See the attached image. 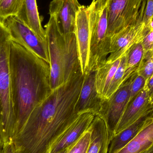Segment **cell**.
<instances>
[{"label":"cell","instance_id":"7a4b0ae2","mask_svg":"<svg viewBox=\"0 0 153 153\" xmlns=\"http://www.w3.org/2000/svg\"><path fill=\"white\" fill-rule=\"evenodd\" d=\"M10 66L13 106L16 119L14 136L21 130L34 109L53 90L50 65L13 39Z\"/></svg>","mask_w":153,"mask_h":153},{"label":"cell","instance_id":"3957f363","mask_svg":"<svg viewBox=\"0 0 153 153\" xmlns=\"http://www.w3.org/2000/svg\"><path fill=\"white\" fill-rule=\"evenodd\" d=\"M50 16L45 30L50 61V82L53 90L82 72L75 33L64 35L54 16Z\"/></svg>","mask_w":153,"mask_h":153},{"label":"cell","instance_id":"9a60e30c","mask_svg":"<svg viewBox=\"0 0 153 153\" xmlns=\"http://www.w3.org/2000/svg\"><path fill=\"white\" fill-rule=\"evenodd\" d=\"M89 129L91 141L86 153H108L111 137L104 120L96 115Z\"/></svg>","mask_w":153,"mask_h":153},{"label":"cell","instance_id":"83f0119b","mask_svg":"<svg viewBox=\"0 0 153 153\" xmlns=\"http://www.w3.org/2000/svg\"><path fill=\"white\" fill-rule=\"evenodd\" d=\"M144 88L147 91L150 100L153 105V74L146 81Z\"/></svg>","mask_w":153,"mask_h":153},{"label":"cell","instance_id":"4dcf8cb0","mask_svg":"<svg viewBox=\"0 0 153 153\" xmlns=\"http://www.w3.org/2000/svg\"><path fill=\"white\" fill-rule=\"evenodd\" d=\"M68 148H66V149H64V150H62V151H59V152L54 153H66L67 152V150H68Z\"/></svg>","mask_w":153,"mask_h":153},{"label":"cell","instance_id":"f546056e","mask_svg":"<svg viewBox=\"0 0 153 153\" xmlns=\"http://www.w3.org/2000/svg\"><path fill=\"white\" fill-rule=\"evenodd\" d=\"M141 153H153V144L151 146Z\"/></svg>","mask_w":153,"mask_h":153},{"label":"cell","instance_id":"d6a6232c","mask_svg":"<svg viewBox=\"0 0 153 153\" xmlns=\"http://www.w3.org/2000/svg\"><path fill=\"white\" fill-rule=\"evenodd\" d=\"M2 145L1 144V141H0V149H1V148H2Z\"/></svg>","mask_w":153,"mask_h":153},{"label":"cell","instance_id":"277c9868","mask_svg":"<svg viewBox=\"0 0 153 153\" xmlns=\"http://www.w3.org/2000/svg\"><path fill=\"white\" fill-rule=\"evenodd\" d=\"M12 40L9 30L0 22V141L3 146L12 141L16 125L10 66Z\"/></svg>","mask_w":153,"mask_h":153},{"label":"cell","instance_id":"ba28073f","mask_svg":"<svg viewBox=\"0 0 153 153\" xmlns=\"http://www.w3.org/2000/svg\"><path fill=\"white\" fill-rule=\"evenodd\" d=\"M144 0H108L109 36L136 23Z\"/></svg>","mask_w":153,"mask_h":153},{"label":"cell","instance_id":"30bf717a","mask_svg":"<svg viewBox=\"0 0 153 153\" xmlns=\"http://www.w3.org/2000/svg\"><path fill=\"white\" fill-rule=\"evenodd\" d=\"M75 34L82 74L88 72L90 54V29L89 6L81 5L76 15Z\"/></svg>","mask_w":153,"mask_h":153},{"label":"cell","instance_id":"8992f818","mask_svg":"<svg viewBox=\"0 0 153 153\" xmlns=\"http://www.w3.org/2000/svg\"><path fill=\"white\" fill-rule=\"evenodd\" d=\"M146 0H144L137 22L111 35L110 42L109 56L106 61L113 62L122 58L134 45L142 42L150 28L143 22Z\"/></svg>","mask_w":153,"mask_h":153},{"label":"cell","instance_id":"836d02e7","mask_svg":"<svg viewBox=\"0 0 153 153\" xmlns=\"http://www.w3.org/2000/svg\"><path fill=\"white\" fill-rule=\"evenodd\" d=\"M152 51L153 53V49H152Z\"/></svg>","mask_w":153,"mask_h":153},{"label":"cell","instance_id":"2e32d148","mask_svg":"<svg viewBox=\"0 0 153 153\" xmlns=\"http://www.w3.org/2000/svg\"><path fill=\"white\" fill-rule=\"evenodd\" d=\"M16 17L40 39L47 40L45 30L42 26V18L39 13L36 0H23L21 9Z\"/></svg>","mask_w":153,"mask_h":153},{"label":"cell","instance_id":"484cf974","mask_svg":"<svg viewBox=\"0 0 153 153\" xmlns=\"http://www.w3.org/2000/svg\"><path fill=\"white\" fill-rule=\"evenodd\" d=\"M153 21V0H146L143 22L151 28Z\"/></svg>","mask_w":153,"mask_h":153},{"label":"cell","instance_id":"44dd1931","mask_svg":"<svg viewBox=\"0 0 153 153\" xmlns=\"http://www.w3.org/2000/svg\"><path fill=\"white\" fill-rule=\"evenodd\" d=\"M23 0H0V22L17 16L20 11Z\"/></svg>","mask_w":153,"mask_h":153},{"label":"cell","instance_id":"1f68e13d","mask_svg":"<svg viewBox=\"0 0 153 153\" xmlns=\"http://www.w3.org/2000/svg\"><path fill=\"white\" fill-rule=\"evenodd\" d=\"M2 148H1L0 149V153H3V150H2Z\"/></svg>","mask_w":153,"mask_h":153},{"label":"cell","instance_id":"ac0fdd59","mask_svg":"<svg viewBox=\"0 0 153 153\" xmlns=\"http://www.w3.org/2000/svg\"><path fill=\"white\" fill-rule=\"evenodd\" d=\"M121 59L113 62L106 61L95 71V87L98 94L102 100L106 99L110 85L120 64Z\"/></svg>","mask_w":153,"mask_h":153},{"label":"cell","instance_id":"d4e9b609","mask_svg":"<svg viewBox=\"0 0 153 153\" xmlns=\"http://www.w3.org/2000/svg\"><path fill=\"white\" fill-rule=\"evenodd\" d=\"M146 81L137 72L131 75L129 86V102L131 101L144 88Z\"/></svg>","mask_w":153,"mask_h":153},{"label":"cell","instance_id":"ffe728a7","mask_svg":"<svg viewBox=\"0 0 153 153\" xmlns=\"http://www.w3.org/2000/svg\"><path fill=\"white\" fill-rule=\"evenodd\" d=\"M142 43L134 45L126 55V67L124 76V82L133 74L136 72L144 54Z\"/></svg>","mask_w":153,"mask_h":153},{"label":"cell","instance_id":"52a82bcc","mask_svg":"<svg viewBox=\"0 0 153 153\" xmlns=\"http://www.w3.org/2000/svg\"><path fill=\"white\" fill-rule=\"evenodd\" d=\"M3 23L13 40L50 65L47 40L40 39L16 16L7 18Z\"/></svg>","mask_w":153,"mask_h":153},{"label":"cell","instance_id":"cb8c5ba5","mask_svg":"<svg viewBox=\"0 0 153 153\" xmlns=\"http://www.w3.org/2000/svg\"><path fill=\"white\" fill-rule=\"evenodd\" d=\"M91 133L89 128L74 143L69 146L66 153H86L91 141Z\"/></svg>","mask_w":153,"mask_h":153},{"label":"cell","instance_id":"6da1fadb","mask_svg":"<svg viewBox=\"0 0 153 153\" xmlns=\"http://www.w3.org/2000/svg\"><path fill=\"white\" fill-rule=\"evenodd\" d=\"M80 91L73 81L53 90L13 136L14 152L48 153L77 117L75 108Z\"/></svg>","mask_w":153,"mask_h":153},{"label":"cell","instance_id":"8fae6325","mask_svg":"<svg viewBox=\"0 0 153 153\" xmlns=\"http://www.w3.org/2000/svg\"><path fill=\"white\" fill-rule=\"evenodd\" d=\"M81 5L78 0H53L50 3L49 14L54 16L64 35L75 33L76 15Z\"/></svg>","mask_w":153,"mask_h":153},{"label":"cell","instance_id":"9c48e42d","mask_svg":"<svg viewBox=\"0 0 153 153\" xmlns=\"http://www.w3.org/2000/svg\"><path fill=\"white\" fill-rule=\"evenodd\" d=\"M131 76L110 97L102 100L100 109L97 116L105 121L111 139L116 128L129 102V86Z\"/></svg>","mask_w":153,"mask_h":153},{"label":"cell","instance_id":"5b68a950","mask_svg":"<svg viewBox=\"0 0 153 153\" xmlns=\"http://www.w3.org/2000/svg\"><path fill=\"white\" fill-rule=\"evenodd\" d=\"M89 8L90 43L88 72L95 71L109 55L108 0H93Z\"/></svg>","mask_w":153,"mask_h":153},{"label":"cell","instance_id":"4fadbf2b","mask_svg":"<svg viewBox=\"0 0 153 153\" xmlns=\"http://www.w3.org/2000/svg\"><path fill=\"white\" fill-rule=\"evenodd\" d=\"M153 105L147 91L144 89L129 102L117 128L114 136L128 127L137 120L152 113Z\"/></svg>","mask_w":153,"mask_h":153},{"label":"cell","instance_id":"5bb4252c","mask_svg":"<svg viewBox=\"0 0 153 153\" xmlns=\"http://www.w3.org/2000/svg\"><path fill=\"white\" fill-rule=\"evenodd\" d=\"M83 75L82 85L75 110L77 113L85 111H91L96 116L100 111L102 99L96 91L95 71H89Z\"/></svg>","mask_w":153,"mask_h":153},{"label":"cell","instance_id":"603a6c76","mask_svg":"<svg viewBox=\"0 0 153 153\" xmlns=\"http://www.w3.org/2000/svg\"><path fill=\"white\" fill-rule=\"evenodd\" d=\"M126 55L124 56L120 62V64L113 76L111 83L107 93L106 99H108L114 93L124 82V76L126 67Z\"/></svg>","mask_w":153,"mask_h":153},{"label":"cell","instance_id":"e0dca14e","mask_svg":"<svg viewBox=\"0 0 153 153\" xmlns=\"http://www.w3.org/2000/svg\"><path fill=\"white\" fill-rule=\"evenodd\" d=\"M153 144V116H149L142 130L124 148L116 153H141Z\"/></svg>","mask_w":153,"mask_h":153},{"label":"cell","instance_id":"7c38bea8","mask_svg":"<svg viewBox=\"0 0 153 153\" xmlns=\"http://www.w3.org/2000/svg\"><path fill=\"white\" fill-rule=\"evenodd\" d=\"M95 115L91 111L79 112L62 135L53 144L48 153H54L68 148L89 128Z\"/></svg>","mask_w":153,"mask_h":153},{"label":"cell","instance_id":"d6986e66","mask_svg":"<svg viewBox=\"0 0 153 153\" xmlns=\"http://www.w3.org/2000/svg\"><path fill=\"white\" fill-rule=\"evenodd\" d=\"M152 114V113L142 117L128 127L113 137L111 140L108 153H116L124 148L142 130L147 118Z\"/></svg>","mask_w":153,"mask_h":153},{"label":"cell","instance_id":"f1b7e54d","mask_svg":"<svg viewBox=\"0 0 153 153\" xmlns=\"http://www.w3.org/2000/svg\"><path fill=\"white\" fill-rule=\"evenodd\" d=\"M3 153H15L12 142L5 143L3 146Z\"/></svg>","mask_w":153,"mask_h":153},{"label":"cell","instance_id":"7402d4cb","mask_svg":"<svg viewBox=\"0 0 153 153\" xmlns=\"http://www.w3.org/2000/svg\"><path fill=\"white\" fill-rule=\"evenodd\" d=\"M137 73L143 76L146 81L153 74V53L152 51L145 52L142 61L137 71Z\"/></svg>","mask_w":153,"mask_h":153},{"label":"cell","instance_id":"4316f807","mask_svg":"<svg viewBox=\"0 0 153 153\" xmlns=\"http://www.w3.org/2000/svg\"><path fill=\"white\" fill-rule=\"evenodd\" d=\"M145 52L153 49V29H150L145 36L142 42Z\"/></svg>","mask_w":153,"mask_h":153}]
</instances>
